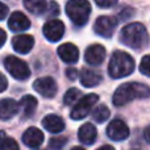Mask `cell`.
<instances>
[{"label": "cell", "mask_w": 150, "mask_h": 150, "mask_svg": "<svg viewBox=\"0 0 150 150\" xmlns=\"http://www.w3.org/2000/svg\"><path fill=\"white\" fill-rule=\"evenodd\" d=\"M96 136H98L96 128L92 124H90V122L83 124L79 128V130H78V138L84 145H92L96 140Z\"/></svg>", "instance_id": "17"}, {"label": "cell", "mask_w": 150, "mask_h": 150, "mask_svg": "<svg viewBox=\"0 0 150 150\" xmlns=\"http://www.w3.org/2000/svg\"><path fill=\"white\" fill-rule=\"evenodd\" d=\"M108 117H109V109L104 104L98 105L92 112V119L96 122H104L108 120Z\"/></svg>", "instance_id": "22"}, {"label": "cell", "mask_w": 150, "mask_h": 150, "mask_svg": "<svg viewBox=\"0 0 150 150\" xmlns=\"http://www.w3.org/2000/svg\"><path fill=\"white\" fill-rule=\"evenodd\" d=\"M66 15L75 25H86L91 15V4L86 0H71L66 4Z\"/></svg>", "instance_id": "4"}, {"label": "cell", "mask_w": 150, "mask_h": 150, "mask_svg": "<svg viewBox=\"0 0 150 150\" xmlns=\"http://www.w3.org/2000/svg\"><path fill=\"white\" fill-rule=\"evenodd\" d=\"M8 26L11 30L13 32H24L29 29L30 26V21L29 18L24 15L23 12H13L8 18Z\"/></svg>", "instance_id": "15"}, {"label": "cell", "mask_w": 150, "mask_h": 150, "mask_svg": "<svg viewBox=\"0 0 150 150\" xmlns=\"http://www.w3.org/2000/svg\"><path fill=\"white\" fill-rule=\"evenodd\" d=\"M23 142L29 148H40L42 142H44V133L36 127H30L24 132L23 134Z\"/></svg>", "instance_id": "14"}, {"label": "cell", "mask_w": 150, "mask_h": 150, "mask_svg": "<svg viewBox=\"0 0 150 150\" xmlns=\"http://www.w3.org/2000/svg\"><path fill=\"white\" fill-rule=\"evenodd\" d=\"M33 88L44 98H54L57 93V83L50 76H42L34 80Z\"/></svg>", "instance_id": "9"}, {"label": "cell", "mask_w": 150, "mask_h": 150, "mask_svg": "<svg viewBox=\"0 0 150 150\" xmlns=\"http://www.w3.org/2000/svg\"><path fill=\"white\" fill-rule=\"evenodd\" d=\"M66 144H67V138L66 137H54L49 141V149L50 150H63Z\"/></svg>", "instance_id": "25"}, {"label": "cell", "mask_w": 150, "mask_h": 150, "mask_svg": "<svg viewBox=\"0 0 150 150\" xmlns=\"http://www.w3.org/2000/svg\"><path fill=\"white\" fill-rule=\"evenodd\" d=\"M150 96V87L144 83L129 82L121 84L113 95V104L116 107H122L136 99H146Z\"/></svg>", "instance_id": "1"}, {"label": "cell", "mask_w": 150, "mask_h": 150, "mask_svg": "<svg viewBox=\"0 0 150 150\" xmlns=\"http://www.w3.org/2000/svg\"><path fill=\"white\" fill-rule=\"evenodd\" d=\"M58 55L66 63H75L79 58V50L73 44H63L58 47Z\"/></svg>", "instance_id": "16"}, {"label": "cell", "mask_w": 150, "mask_h": 150, "mask_svg": "<svg viewBox=\"0 0 150 150\" xmlns=\"http://www.w3.org/2000/svg\"><path fill=\"white\" fill-rule=\"evenodd\" d=\"M20 108L23 109V115L24 117H29L34 113L37 108V99L32 95H26L24 96L20 100Z\"/></svg>", "instance_id": "21"}, {"label": "cell", "mask_w": 150, "mask_h": 150, "mask_svg": "<svg viewBox=\"0 0 150 150\" xmlns=\"http://www.w3.org/2000/svg\"><path fill=\"white\" fill-rule=\"evenodd\" d=\"M98 150H115V149L112 148L111 145H104V146H101V148H99Z\"/></svg>", "instance_id": "33"}, {"label": "cell", "mask_w": 150, "mask_h": 150, "mask_svg": "<svg viewBox=\"0 0 150 150\" xmlns=\"http://www.w3.org/2000/svg\"><path fill=\"white\" fill-rule=\"evenodd\" d=\"M80 91L78 90V88H70V90L67 91V92L65 93V96H63V103L66 104V105H73L75 101H79L80 100Z\"/></svg>", "instance_id": "23"}, {"label": "cell", "mask_w": 150, "mask_h": 150, "mask_svg": "<svg viewBox=\"0 0 150 150\" xmlns=\"http://www.w3.org/2000/svg\"><path fill=\"white\" fill-rule=\"evenodd\" d=\"M5 41H7V34H5V32L1 28H0V47L5 44Z\"/></svg>", "instance_id": "31"}, {"label": "cell", "mask_w": 150, "mask_h": 150, "mask_svg": "<svg viewBox=\"0 0 150 150\" xmlns=\"http://www.w3.org/2000/svg\"><path fill=\"white\" fill-rule=\"evenodd\" d=\"M8 15V7L4 4V3L0 1V20H4Z\"/></svg>", "instance_id": "28"}, {"label": "cell", "mask_w": 150, "mask_h": 150, "mask_svg": "<svg viewBox=\"0 0 150 150\" xmlns=\"http://www.w3.org/2000/svg\"><path fill=\"white\" fill-rule=\"evenodd\" d=\"M116 25H117V21L115 17H111V16H100V17L96 18L95 24H93V29H95V32L99 36L109 38L113 34Z\"/></svg>", "instance_id": "8"}, {"label": "cell", "mask_w": 150, "mask_h": 150, "mask_svg": "<svg viewBox=\"0 0 150 150\" xmlns=\"http://www.w3.org/2000/svg\"><path fill=\"white\" fill-rule=\"evenodd\" d=\"M24 7L30 13L36 16H57L59 13V7L54 1H44V0H25Z\"/></svg>", "instance_id": "5"}, {"label": "cell", "mask_w": 150, "mask_h": 150, "mask_svg": "<svg viewBox=\"0 0 150 150\" xmlns=\"http://www.w3.org/2000/svg\"><path fill=\"white\" fill-rule=\"evenodd\" d=\"M34 45V38L30 34H18L12 38V46L15 52L20 54H26L32 50Z\"/></svg>", "instance_id": "13"}, {"label": "cell", "mask_w": 150, "mask_h": 150, "mask_svg": "<svg viewBox=\"0 0 150 150\" xmlns=\"http://www.w3.org/2000/svg\"><path fill=\"white\" fill-rule=\"evenodd\" d=\"M134 70V59L125 52H115L108 65V73L113 79H120L130 75Z\"/></svg>", "instance_id": "3"}, {"label": "cell", "mask_w": 150, "mask_h": 150, "mask_svg": "<svg viewBox=\"0 0 150 150\" xmlns=\"http://www.w3.org/2000/svg\"><path fill=\"white\" fill-rule=\"evenodd\" d=\"M140 71L146 76H150V55H145L140 63Z\"/></svg>", "instance_id": "26"}, {"label": "cell", "mask_w": 150, "mask_h": 150, "mask_svg": "<svg viewBox=\"0 0 150 150\" xmlns=\"http://www.w3.org/2000/svg\"><path fill=\"white\" fill-rule=\"evenodd\" d=\"M99 100V96L96 93H88L84 95L79 101L76 103V105L71 111V119L73 120H82L84 117H87V115L91 112V109L93 108L96 103Z\"/></svg>", "instance_id": "7"}, {"label": "cell", "mask_w": 150, "mask_h": 150, "mask_svg": "<svg viewBox=\"0 0 150 150\" xmlns=\"http://www.w3.org/2000/svg\"><path fill=\"white\" fill-rule=\"evenodd\" d=\"M104 58H105V49L99 44L88 46L87 50H86V53H84L86 62H87L88 65H92V66L100 65V63L104 61Z\"/></svg>", "instance_id": "12"}, {"label": "cell", "mask_w": 150, "mask_h": 150, "mask_svg": "<svg viewBox=\"0 0 150 150\" xmlns=\"http://www.w3.org/2000/svg\"><path fill=\"white\" fill-rule=\"evenodd\" d=\"M3 137H4V133L0 132V141H1V138H3Z\"/></svg>", "instance_id": "35"}, {"label": "cell", "mask_w": 150, "mask_h": 150, "mask_svg": "<svg viewBox=\"0 0 150 150\" xmlns=\"http://www.w3.org/2000/svg\"><path fill=\"white\" fill-rule=\"evenodd\" d=\"M101 82V76L100 74H98L96 71L90 70V69H83L82 74H80V83L84 87L90 88V87H96L99 83Z\"/></svg>", "instance_id": "20"}, {"label": "cell", "mask_w": 150, "mask_h": 150, "mask_svg": "<svg viewBox=\"0 0 150 150\" xmlns=\"http://www.w3.org/2000/svg\"><path fill=\"white\" fill-rule=\"evenodd\" d=\"M4 66L7 69V71L12 75L15 79L18 80H25L30 75V70L29 66L24 62L23 59L15 57V55H8L4 59Z\"/></svg>", "instance_id": "6"}, {"label": "cell", "mask_w": 150, "mask_h": 150, "mask_svg": "<svg viewBox=\"0 0 150 150\" xmlns=\"http://www.w3.org/2000/svg\"><path fill=\"white\" fill-rule=\"evenodd\" d=\"M0 150H20L18 144L11 137H3L0 141Z\"/></svg>", "instance_id": "24"}, {"label": "cell", "mask_w": 150, "mask_h": 150, "mask_svg": "<svg viewBox=\"0 0 150 150\" xmlns=\"http://www.w3.org/2000/svg\"><path fill=\"white\" fill-rule=\"evenodd\" d=\"M120 41L132 49H142L149 42V34L146 28L140 23H132L125 25L120 32Z\"/></svg>", "instance_id": "2"}, {"label": "cell", "mask_w": 150, "mask_h": 150, "mask_svg": "<svg viewBox=\"0 0 150 150\" xmlns=\"http://www.w3.org/2000/svg\"><path fill=\"white\" fill-rule=\"evenodd\" d=\"M42 127L50 133H61L65 129V121L58 115H47L42 120Z\"/></svg>", "instance_id": "18"}, {"label": "cell", "mask_w": 150, "mask_h": 150, "mask_svg": "<svg viewBox=\"0 0 150 150\" xmlns=\"http://www.w3.org/2000/svg\"><path fill=\"white\" fill-rule=\"evenodd\" d=\"M71 150H84L83 148H80V146H75V148H73Z\"/></svg>", "instance_id": "34"}, {"label": "cell", "mask_w": 150, "mask_h": 150, "mask_svg": "<svg viewBox=\"0 0 150 150\" xmlns=\"http://www.w3.org/2000/svg\"><path fill=\"white\" fill-rule=\"evenodd\" d=\"M144 136H145V140L150 144V125L145 129V132H144Z\"/></svg>", "instance_id": "32"}, {"label": "cell", "mask_w": 150, "mask_h": 150, "mask_svg": "<svg viewBox=\"0 0 150 150\" xmlns=\"http://www.w3.org/2000/svg\"><path fill=\"white\" fill-rule=\"evenodd\" d=\"M116 4V0H109V1H101V0H96V5L101 8H109V7H113Z\"/></svg>", "instance_id": "27"}, {"label": "cell", "mask_w": 150, "mask_h": 150, "mask_svg": "<svg viewBox=\"0 0 150 150\" xmlns=\"http://www.w3.org/2000/svg\"><path fill=\"white\" fill-rule=\"evenodd\" d=\"M8 87V80L7 78L4 76L1 73H0V92H3V91H5Z\"/></svg>", "instance_id": "29"}, {"label": "cell", "mask_w": 150, "mask_h": 150, "mask_svg": "<svg viewBox=\"0 0 150 150\" xmlns=\"http://www.w3.org/2000/svg\"><path fill=\"white\" fill-rule=\"evenodd\" d=\"M65 25L59 20H49L44 25V36L50 42H57L63 37Z\"/></svg>", "instance_id": "11"}, {"label": "cell", "mask_w": 150, "mask_h": 150, "mask_svg": "<svg viewBox=\"0 0 150 150\" xmlns=\"http://www.w3.org/2000/svg\"><path fill=\"white\" fill-rule=\"evenodd\" d=\"M18 104L13 99H3L0 100V120L12 119L18 112Z\"/></svg>", "instance_id": "19"}, {"label": "cell", "mask_w": 150, "mask_h": 150, "mask_svg": "<svg viewBox=\"0 0 150 150\" xmlns=\"http://www.w3.org/2000/svg\"><path fill=\"white\" fill-rule=\"evenodd\" d=\"M66 76L71 80H75L78 76V71L75 70V69H67V70H66Z\"/></svg>", "instance_id": "30"}, {"label": "cell", "mask_w": 150, "mask_h": 150, "mask_svg": "<svg viewBox=\"0 0 150 150\" xmlns=\"http://www.w3.org/2000/svg\"><path fill=\"white\" fill-rule=\"evenodd\" d=\"M107 134L113 141H122L125 138H128V136H129V128L122 120L115 119L107 127Z\"/></svg>", "instance_id": "10"}]
</instances>
